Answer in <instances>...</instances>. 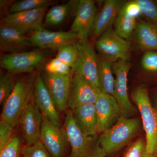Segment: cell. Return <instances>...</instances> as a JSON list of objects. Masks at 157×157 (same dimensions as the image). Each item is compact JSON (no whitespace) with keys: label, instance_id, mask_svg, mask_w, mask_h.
I'll list each match as a JSON object with an SVG mask.
<instances>
[{"label":"cell","instance_id":"1","mask_svg":"<svg viewBox=\"0 0 157 157\" xmlns=\"http://www.w3.org/2000/svg\"><path fill=\"white\" fill-rule=\"evenodd\" d=\"M36 74L20 78L6 102L3 105L1 120L13 127L19 122L23 112L34 99Z\"/></svg>","mask_w":157,"mask_h":157},{"label":"cell","instance_id":"2","mask_svg":"<svg viewBox=\"0 0 157 157\" xmlns=\"http://www.w3.org/2000/svg\"><path fill=\"white\" fill-rule=\"evenodd\" d=\"M140 128L138 118L121 116L113 126L101 133L97 144L105 157L123 147L137 135Z\"/></svg>","mask_w":157,"mask_h":157},{"label":"cell","instance_id":"3","mask_svg":"<svg viewBox=\"0 0 157 157\" xmlns=\"http://www.w3.org/2000/svg\"><path fill=\"white\" fill-rule=\"evenodd\" d=\"M64 127L71 147L70 157H105L98 146L95 136L85 135L78 128L71 109L66 110Z\"/></svg>","mask_w":157,"mask_h":157},{"label":"cell","instance_id":"4","mask_svg":"<svg viewBox=\"0 0 157 157\" xmlns=\"http://www.w3.org/2000/svg\"><path fill=\"white\" fill-rule=\"evenodd\" d=\"M132 98L141 116L147 151L149 153L157 155V109L151 105L145 86L136 87L132 92Z\"/></svg>","mask_w":157,"mask_h":157},{"label":"cell","instance_id":"5","mask_svg":"<svg viewBox=\"0 0 157 157\" xmlns=\"http://www.w3.org/2000/svg\"><path fill=\"white\" fill-rule=\"evenodd\" d=\"M95 46L101 57L111 63L121 60L129 61L130 60V41L120 36L112 28L98 38Z\"/></svg>","mask_w":157,"mask_h":157},{"label":"cell","instance_id":"6","mask_svg":"<svg viewBox=\"0 0 157 157\" xmlns=\"http://www.w3.org/2000/svg\"><path fill=\"white\" fill-rule=\"evenodd\" d=\"M45 57V53L40 51L9 53L1 57L0 64L2 67L13 75L31 73L42 64Z\"/></svg>","mask_w":157,"mask_h":157},{"label":"cell","instance_id":"7","mask_svg":"<svg viewBox=\"0 0 157 157\" xmlns=\"http://www.w3.org/2000/svg\"><path fill=\"white\" fill-rule=\"evenodd\" d=\"M76 44L78 57L73 70L77 71L96 89L101 91L98 79L99 58L94 49L87 40H79Z\"/></svg>","mask_w":157,"mask_h":157},{"label":"cell","instance_id":"8","mask_svg":"<svg viewBox=\"0 0 157 157\" xmlns=\"http://www.w3.org/2000/svg\"><path fill=\"white\" fill-rule=\"evenodd\" d=\"M130 68L131 64L127 61L121 60L113 63V71L115 76L114 97L119 106L122 116L128 117L136 110L128 94V74Z\"/></svg>","mask_w":157,"mask_h":157},{"label":"cell","instance_id":"9","mask_svg":"<svg viewBox=\"0 0 157 157\" xmlns=\"http://www.w3.org/2000/svg\"><path fill=\"white\" fill-rule=\"evenodd\" d=\"M97 14L94 1L80 0L77 2L70 31L78 36L79 40H87L92 34Z\"/></svg>","mask_w":157,"mask_h":157},{"label":"cell","instance_id":"10","mask_svg":"<svg viewBox=\"0 0 157 157\" xmlns=\"http://www.w3.org/2000/svg\"><path fill=\"white\" fill-rule=\"evenodd\" d=\"M99 91L81 74L73 70L68 98V107L71 110L86 104H95Z\"/></svg>","mask_w":157,"mask_h":157},{"label":"cell","instance_id":"11","mask_svg":"<svg viewBox=\"0 0 157 157\" xmlns=\"http://www.w3.org/2000/svg\"><path fill=\"white\" fill-rule=\"evenodd\" d=\"M94 104L98 119V133L101 134L113 126L121 113L115 98L103 92L99 93Z\"/></svg>","mask_w":157,"mask_h":157},{"label":"cell","instance_id":"12","mask_svg":"<svg viewBox=\"0 0 157 157\" xmlns=\"http://www.w3.org/2000/svg\"><path fill=\"white\" fill-rule=\"evenodd\" d=\"M48 7L31 11L9 14L3 17L1 25L17 29L24 34L42 27Z\"/></svg>","mask_w":157,"mask_h":157},{"label":"cell","instance_id":"13","mask_svg":"<svg viewBox=\"0 0 157 157\" xmlns=\"http://www.w3.org/2000/svg\"><path fill=\"white\" fill-rule=\"evenodd\" d=\"M34 100L42 116L57 127L62 129L58 110L43 77L39 73L36 74Z\"/></svg>","mask_w":157,"mask_h":157},{"label":"cell","instance_id":"14","mask_svg":"<svg viewBox=\"0 0 157 157\" xmlns=\"http://www.w3.org/2000/svg\"><path fill=\"white\" fill-rule=\"evenodd\" d=\"M33 46L42 49H55L69 43H74L76 40H79L76 34L71 31L69 32H53L41 27L29 37Z\"/></svg>","mask_w":157,"mask_h":157},{"label":"cell","instance_id":"15","mask_svg":"<svg viewBox=\"0 0 157 157\" xmlns=\"http://www.w3.org/2000/svg\"><path fill=\"white\" fill-rule=\"evenodd\" d=\"M43 116L32 101L23 112L19 122L26 145L40 140Z\"/></svg>","mask_w":157,"mask_h":157},{"label":"cell","instance_id":"16","mask_svg":"<svg viewBox=\"0 0 157 157\" xmlns=\"http://www.w3.org/2000/svg\"><path fill=\"white\" fill-rule=\"evenodd\" d=\"M65 138H67L64 131L43 116L40 140L52 156H63L66 145Z\"/></svg>","mask_w":157,"mask_h":157},{"label":"cell","instance_id":"17","mask_svg":"<svg viewBox=\"0 0 157 157\" xmlns=\"http://www.w3.org/2000/svg\"><path fill=\"white\" fill-rule=\"evenodd\" d=\"M42 77L57 109L58 111L66 110L72 76L46 73Z\"/></svg>","mask_w":157,"mask_h":157},{"label":"cell","instance_id":"18","mask_svg":"<svg viewBox=\"0 0 157 157\" xmlns=\"http://www.w3.org/2000/svg\"><path fill=\"white\" fill-rule=\"evenodd\" d=\"M125 2L121 0H107L98 12L92 31L95 38L101 36L114 25L118 15Z\"/></svg>","mask_w":157,"mask_h":157},{"label":"cell","instance_id":"19","mask_svg":"<svg viewBox=\"0 0 157 157\" xmlns=\"http://www.w3.org/2000/svg\"><path fill=\"white\" fill-rule=\"evenodd\" d=\"M17 29L2 25L0 27V48L9 53L27 51L33 47L29 37Z\"/></svg>","mask_w":157,"mask_h":157},{"label":"cell","instance_id":"20","mask_svg":"<svg viewBox=\"0 0 157 157\" xmlns=\"http://www.w3.org/2000/svg\"><path fill=\"white\" fill-rule=\"evenodd\" d=\"M76 124L85 135L96 136L98 134V119L94 104H86L72 110Z\"/></svg>","mask_w":157,"mask_h":157},{"label":"cell","instance_id":"21","mask_svg":"<svg viewBox=\"0 0 157 157\" xmlns=\"http://www.w3.org/2000/svg\"><path fill=\"white\" fill-rule=\"evenodd\" d=\"M135 34L137 45L142 50L157 51V27L148 21L137 23Z\"/></svg>","mask_w":157,"mask_h":157},{"label":"cell","instance_id":"22","mask_svg":"<svg viewBox=\"0 0 157 157\" xmlns=\"http://www.w3.org/2000/svg\"><path fill=\"white\" fill-rule=\"evenodd\" d=\"M112 65V63L104 58H99L98 79L100 90L114 97L115 77L113 76Z\"/></svg>","mask_w":157,"mask_h":157},{"label":"cell","instance_id":"23","mask_svg":"<svg viewBox=\"0 0 157 157\" xmlns=\"http://www.w3.org/2000/svg\"><path fill=\"white\" fill-rule=\"evenodd\" d=\"M137 23V18L127 14L122 8L114 23V31L121 38L130 41L135 34Z\"/></svg>","mask_w":157,"mask_h":157},{"label":"cell","instance_id":"24","mask_svg":"<svg viewBox=\"0 0 157 157\" xmlns=\"http://www.w3.org/2000/svg\"><path fill=\"white\" fill-rule=\"evenodd\" d=\"M72 3L58 5L51 8L45 15V23L49 25L56 26L64 22L70 13Z\"/></svg>","mask_w":157,"mask_h":157},{"label":"cell","instance_id":"25","mask_svg":"<svg viewBox=\"0 0 157 157\" xmlns=\"http://www.w3.org/2000/svg\"><path fill=\"white\" fill-rule=\"evenodd\" d=\"M78 57V51L76 43H69L58 48L56 57L65 64L74 69Z\"/></svg>","mask_w":157,"mask_h":157},{"label":"cell","instance_id":"26","mask_svg":"<svg viewBox=\"0 0 157 157\" xmlns=\"http://www.w3.org/2000/svg\"><path fill=\"white\" fill-rule=\"evenodd\" d=\"M51 2L50 0H21L14 2L9 11V14L22 11H31L48 7Z\"/></svg>","mask_w":157,"mask_h":157},{"label":"cell","instance_id":"27","mask_svg":"<svg viewBox=\"0 0 157 157\" xmlns=\"http://www.w3.org/2000/svg\"><path fill=\"white\" fill-rule=\"evenodd\" d=\"M14 75L7 72L0 76V104L3 105L11 94L16 83Z\"/></svg>","mask_w":157,"mask_h":157},{"label":"cell","instance_id":"28","mask_svg":"<svg viewBox=\"0 0 157 157\" xmlns=\"http://www.w3.org/2000/svg\"><path fill=\"white\" fill-rule=\"evenodd\" d=\"M140 7L141 14L148 22L157 27V4L155 1L137 0Z\"/></svg>","mask_w":157,"mask_h":157},{"label":"cell","instance_id":"29","mask_svg":"<svg viewBox=\"0 0 157 157\" xmlns=\"http://www.w3.org/2000/svg\"><path fill=\"white\" fill-rule=\"evenodd\" d=\"M124 157H157V155L149 153L147 151L145 140L140 138L130 145Z\"/></svg>","mask_w":157,"mask_h":157},{"label":"cell","instance_id":"30","mask_svg":"<svg viewBox=\"0 0 157 157\" xmlns=\"http://www.w3.org/2000/svg\"><path fill=\"white\" fill-rule=\"evenodd\" d=\"M46 73L52 74L72 76L73 69L60 60L57 58L51 60L45 66Z\"/></svg>","mask_w":157,"mask_h":157},{"label":"cell","instance_id":"31","mask_svg":"<svg viewBox=\"0 0 157 157\" xmlns=\"http://www.w3.org/2000/svg\"><path fill=\"white\" fill-rule=\"evenodd\" d=\"M23 157H51L50 154L41 140L26 145L22 149Z\"/></svg>","mask_w":157,"mask_h":157},{"label":"cell","instance_id":"32","mask_svg":"<svg viewBox=\"0 0 157 157\" xmlns=\"http://www.w3.org/2000/svg\"><path fill=\"white\" fill-rule=\"evenodd\" d=\"M141 66L148 73H157V51L145 52L141 59Z\"/></svg>","mask_w":157,"mask_h":157},{"label":"cell","instance_id":"33","mask_svg":"<svg viewBox=\"0 0 157 157\" xmlns=\"http://www.w3.org/2000/svg\"><path fill=\"white\" fill-rule=\"evenodd\" d=\"M20 139L17 136H14L0 151V157H20Z\"/></svg>","mask_w":157,"mask_h":157},{"label":"cell","instance_id":"34","mask_svg":"<svg viewBox=\"0 0 157 157\" xmlns=\"http://www.w3.org/2000/svg\"><path fill=\"white\" fill-rule=\"evenodd\" d=\"M13 127L3 121H0V151L8 144L11 137Z\"/></svg>","mask_w":157,"mask_h":157},{"label":"cell","instance_id":"35","mask_svg":"<svg viewBox=\"0 0 157 157\" xmlns=\"http://www.w3.org/2000/svg\"><path fill=\"white\" fill-rule=\"evenodd\" d=\"M123 9L127 14L135 18H137L141 15L140 7L137 0L125 2L123 7Z\"/></svg>","mask_w":157,"mask_h":157},{"label":"cell","instance_id":"36","mask_svg":"<svg viewBox=\"0 0 157 157\" xmlns=\"http://www.w3.org/2000/svg\"><path fill=\"white\" fill-rule=\"evenodd\" d=\"M14 2L10 1H1V9L3 10L8 7L10 8Z\"/></svg>","mask_w":157,"mask_h":157},{"label":"cell","instance_id":"37","mask_svg":"<svg viewBox=\"0 0 157 157\" xmlns=\"http://www.w3.org/2000/svg\"><path fill=\"white\" fill-rule=\"evenodd\" d=\"M155 2H156L157 4V0H156V1H155Z\"/></svg>","mask_w":157,"mask_h":157},{"label":"cell","instance_id":"38","mask_svg":"<svg viewBox=\"0 0 157 157\" xmlns=\"http://www.w3.org/2000/svg\"></svg>","mask_w":157,"mask_h":157}]
</instances>
